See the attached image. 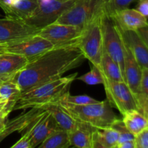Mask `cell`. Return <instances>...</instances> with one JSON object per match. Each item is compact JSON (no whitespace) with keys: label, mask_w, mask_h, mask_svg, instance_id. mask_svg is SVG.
I'll list each match as a JSON object with an SVG mask.
<instances>
[{"label":"cell","mask_w":148,"mask_h":148,"mask_svg":"<svg viewBox=\"0 0 148 148\" xmlns=\"http://www.w3.org/2000/svg\"><path fill=\"white\" fill-rule=\"evenodd\" d=\"M77 0H38L37 7L25 21L30 25L41 29L55 23Z\"/></svg>","instance_id":"8992f818"},{"label":"cell","mask_w":148,"mask_h":148,"mask_svg":"<svg viewBox=\"0 0 148 148\" xmlns=\"http://www.w3.org/2000/svg\"><path fill=\"white\" fill-rule=\"evenodd\" d=\"M85 57L77 45L53 48L28 61L25 67L13 79L21 92L57 79L80 66Z\"/></svg>","instance_id":"6da1fadb"},{"label":"cell","mask_w":148,"mask_h":148,"mask_svg":"<svg viewBox=\"0 0 148 148\" xmlns=\"http://www.w3.org/2000/svg\"><path fill=\"white\" fill-rule=\"evenodd\" d=\"M12 148H31L30 140L27 134L24 133L21 138L16 142L11 147Z\"/></svg>","instance_id":"836d02e7"},{"label":"cell","mask_w":148,"mask_h":148,"mask_svg":"<svg viewBox=\"0 0 148 148\" xmlns=\"http://www.w3.org/2000/svg\"><path fill=\"white\" fill-rule=\"evenodd\" d=\"M123 43L124 46V80L137 99L140 95V86L143 68L137 62L128 46L124 41Z\"/></svg>","instance_id":"4fadbf2b"},{"label":"cell","mask_w":148,"mask_h":148,"mask_svg":"<svg viewBox=\"0 0 148 148\" xmlns=\"http://www.w3.org/2000/svg\"><path fill=\"white\" fill-rule=\"evenodd\" d=\"M0 133H1V132H0Z\"/></svg>","instance_id":"b9f144b4"},{"label":"cell","mask_w":148,"mask_h":148,"mask_svg":"<svg viewBox=\"0 0 148 148\" xmlns=\"http://www.w3.org/2000/svg\"><path fill=\"white\" fill-rule=\"evenodd\" d=\"M99 69L102 73L103 79L116 82L124 81L122 71L120 66L104 51Z\"/></svg>","instance_id":"7402d4cb"},{"label":"cell","mask_w":148,"mask_h":148,"mask_svg":"<svg viewBox=\"0 0 148 148\" xmlns=\"http://www.w3.org/2000/svg\"><path fill=\"white\" fill-rule=\"evenodd\" d=\"M83 29L71 25L53 23L40 30L38 35L54 45L55 48L77 45Z\"/></svg>","instance_id":"30bf717a"},{"label":"cell","mask_w":148,"mask_h":148,"mask_svg":"<svg viewBox=\"0 0 148 148\" xmlns=\"http://www.w3.org/2000/svg\"><path fill=\"white\" fill-rule=\"evenodd\" d=\"M40 30L23 21L5 17L0 19V43H6L33 36Z\"/></svg>","instance_id":"7c38bea8"},{"label":"cell","mask_w":148,"mask_h":148,"mask_svg":"<svg viewBox=\"0 0 148 148\" xmlns=\"http://www.w3.org/2000/svg\"><path fill=\"white\" fill-rule=\"evenodd\" d=\"M117 27L123 41L128 46L140 66L148 68V49L138 33L134 30H122L119 26Z\"/></svg>","instance_id":"9a60e30c"},{"label":"cell","mask_w":148,"mask_h":148,"mask_svg":"<svg viewBox=\"0 0 148 148\" xmlns=\"http://www.w3.org/2000/svg\"><path fill=\"white\" fill-rule=\"evenodd\" d=\"M7 117H0V132L2 131L4 129L6 122L7 121Z\"/></svg>","instance_id":"f35d334b"},{"label":"cell","mask_w":148,"mask_h":148,"mask_svg":"<svg viewBox=\"0 0 148 148\" xmlns=\"http://www.w3.org/2000/svg\"><path fill=\"white\" fill-rule=\"evenodd\" d=\"M43 111H44L41 108L33 107L27 112L17 116L11 121H7L4 129L0 133V143L12 133L15 132H21V131H24L27 126Z\"/></svg>","instance_id":"e0dca14e"},{"label":"cell","mask_w":148,"mask_h":148,"mask_svg":"<svg viewBox=\"0 0 148 148\" xmlns=\"http://www.w3.org/2000/svg\"><path fill=\"white\" fill-rule=\"evenodd\" d=\"M136 10L148 19V0H137Z\"/></svg>","instance_id":"e575fe53"},{"label":"cell","mask_w":148,"mask_h":148,"mask_svg":"<svg viewBox=\"0 0 148 148\" xmlns=\"http://www.w3.org/2000/svg\"><path fill=\"white\" fill-rule=\"evenodd\" d=\"M58 103L77 121L97 130L109 128L119 119L106 99L86 105H74L63 101Z\"/></svg>","instance_id":"3957f363"},{"label":"cell","mask_w":148,"mask_h":148,"mask_svg":"<svg viewBox=\"0 0 148 148\" xmlns=\"http://www.w3.org/2000/svg\"><path fill=\"white\" fill-rule=\"evenodd\" d=\"M119 133L112 127L92 132V148H116Z\"/></svg>","instance_id":"ffe728a7"},{"label":"cell","mask_w":148,"mask_h":148,"mask_svg":"<svg viewBox=\"0 0 148 148\" xmlns=\"http://www.w3.org/2000/svg\"><path fill=\"white\" fill-rule=\"evenodd\" d=\"M136 32L138 33L140 37L141 38V39L143 40V42H144L145 44L146 45L148 49V24L147 25L136 30Z\"/></svg>","instance_id":"d590c367"},{"label":"cell","mask_w":148,"mask_h":148,"mask_svg":"<svg viewBox=\"0 0 148 148\" xmlns=\"http://www.w3.org/2000/svg\"><path fill=\"white\" fill-rule=\"evenodd\" d=\"M0 103H1V101H0Z\"/></svg>","instance_id":"60d3db41"},{"label":"cell","mask_w":148,"mask_h":148,"mask_svg":"<svg viewBox=\"0 0 148 148\" xmlns=\"http://www.w3.org/2000/svg\"><path fill=\"white\" fill-rule=\"evenodd\" d=\"M40 108L49 113L54 119L58 126L67 132L78 128L82 124L72 118L66 111H64L59 103L46 104L40 107Z\"/></svg>","instance_id":"ac0fdd59"},{"label":"cell","mask_w":148,"mask_h":148,"mask_svg":"<svg viewBox=\"0 0 148 148\" xmlns=\"http://www.w3.org/2000/svg\"><path fill=\"white\" fill-rule=\"evenodd\" d=\"M17 1L18 0H0V7L1 8V10H4V9L11 6Z\"/></svg>","instance_id":"74e56055"},{"label":"cell","mask_w":148,"mask_h":148,"mask_svg":"<svg viewBox=\"0 0 148 148\" xmlns=\"http://www.w3.org/2000/svg\"><path fill=\"white\" fill-rule=\"evenodd\" d=\"M28 63V59L11 53L0 54V84L12 80Z\"/></svg>","instance_id":"5bb4252c"},{"label":"cell","mask_w":148,"mask_h":148,"mask_svg":"<svg viewBox=\"0 0 148 148\" xmlns=\"http://www.w3.org/2000/svg\"><path fill=\"white\" fill-rule=\"evenodd\" d=\"M15 103L1 102L0 103V117H7L11 111H14Z\"/></svg>","instance_id":"1f68e13d"},{"label":"cell","mask_w":148,"mask_h":148,"mask_svg":"<svg viewBox=\"0 0 148 148\" xmlns=\"http://www.w3.org/2000/svg\"><path fill=\"white\" fill-rule=\"evenodd\" d=\"M113 129L116 130L117 132L119 133V142H118V145L120 143H124V142L127 141H130V140H134V137L135 135L132 134V132H130L127 129V127L124 125V122H123L122 119H118L116 120L113 124L111 125V127Z\"/></svg>","instance_id":"83f0119b"},{"label":"cell","mask_w":148,"mask_h":148,"mask_svg":"<svg viewBox=\"0 0 148 148\" xmlns=\"http://www.w3.org/2000/svg\"><path fill=\"white\" fill-rule=\"evenodd\" d=\"M137 101H138L140 111L145 116L148 121V98L143 95H139L137 98Z\"/></svg>","instance_id":"d6a6232c"},{"label":"cell","mask_w":148,"mask_h":148,"mask_svg":"<svg viewBox=\"0 0 148 148\" xmlns=\"http://www.w3.org/2000/svg\"><path fill=\"white\" fill-rule=\"evenodd\" d=\"M103 80L106 100L112 108L118 110L122 116L132 110L140 111L137 98L124 81L116 82L106 79Z\"/></svg>","instance_id":"52a82bcc"},{"label":"cell","mask_w":148,"mask_h":148,"mask_svg":"<svg viewBox=\"0 0 148 148\" xmlns=\"http://www.w3.org/2000/svg\"><path fill=\"white\" fill-rule=\"evenodd\" d=\"M103 13L108 17H111L114 13L119 10L129 8L132 3L137 0H102Z\"/></svg>","instance_id":"484cf974"},{"label":"cell","mask_w":148,"mask_h":148,"mask_svg":"<svg viewBox=\"0 0 148 148\" xmlns=\"http://www.w3.org/2000/svg\"><path fill=\"white\" fill-rule=\"evenodd\" d=\"M116 148H135L134 140H130V141L120 143L116 146Z\"/></svg>","instance_id":"8d00e7d4"},{"label":"cell","mask_w":148,"mask_h":148,"mask_svg":"<svg viewBox=\"0 0 148 148\" xmlns=\"http://www.w3.org/2000/svg\"><path fill=\"white\" fill-rule=\"evenodd\" d=\"M38 0H18L3 11L6 17L25 22L37 7Z\"/></svg>","instance_id":"d6986e66"},{"label":"cell","mask_w":148,"mask_h":148,"mask_svg":"<svg viewBox=\"0 0 148 148\" xmlns=\"http://www.w3.org/2000/svg\"><path fill=\"white\" fill-rule=\"evenodd\" d=\"M103 51L119 64L124 76V46L122 38L112 17L103 14L101 18Z\"/></svg>","instance_id":"ba28073f"},{"label":"cell","mask_w":148,"mask_h":148,"mask_svg":"<svg viewBox=\"0 0 148 148\" xmlns=\"http://www.w3.org/2000/svg\"><path fill=\"white\" fill-rule=\"evenodd\" d=\"M78 79L82 81L88 85H100V84H103L104 82L101 70L94 65H92L89 72L78 77Z\"/></svg>","instance_id":"4316f807"},{"label":"cell","mask_w":148,"mask_h":148,"mask_svg":"<svg viewBox=\"0 0 148 148\" xmlns=\"http://www.w3.org/2000/svg\"><path fill=\"white\" fill-rule=\"evenodd\" d=\"M77 73L75 72L21 92L14 110H25L33 107L40 108L46 104L58 103L69 91L71 84L77 79Z\"/></svg>","instance_id":"7a4b0ae2"},{"label":"cell","mask_w":148,"mask_h":148,"mask_svg":"<svg viewBox=\"0 0 148 148\" xmlns=\"http://www.w3.org/2000/svg\"><path fill=\"white\" fill-rule=\"evenodd\" d=\"M60 101H65L74 105H86V104L95 103L99 101L87 95H72L69 93V91L66 92L63 95Z\"/></svg>","instance_id":"f1b7e54d"},{"label":"cell","mask_w":148,"mask_h":148,"mask_svg":"<svg viewBox=\"0 0 148 148\" xmlns=\"http://www.w3.org/2000/svg\"><path fill=\"white\" fill-rule=\"evenodd\" d=\"M135 148H148V127L134 137Z\"/></svg>","instance_id":"f546056e"},{"label":"cell","mask_w":148,"mask_h":148,"mask_svg":"<svg viewBox=\"0 0 148 148\" xmlns=\"http://www.w3.org/2000/svg\"><path fill=\"white\" fill-rule=\"evenodd\" d=\"M21 90L13 79L0 84V101L1 102L17 103Z\"/></svg>","instance_id":"d4e9b609"},{"label":"cell","mask_w":148,"mask_h":148,"mask_svg":"<svg viewBox=\"0 0 148 148\" xmlns=\"http://www.w3.org/2000/svg\"><path fill=\"white\" fill-rule=\"evenodd\" d=\"M97 129L82 124L78 128L68 132L70 145L78 148H92V132Z\"/></svg>","instance_id":"44dd1931"},{"label":"cell","mask_w":148,"mask_h":148,"mask_svg":"<svg viewBox=\"0 0 148 148\" xmlns=\"http://www.w3.org/2000/svg\"><path fill=\"white\" fill-rule=\"evenodd\" d=\"M103 12L102 0H77L55 23L71 25L83 29Z\"/></svg>","instance_id":"5b68a950"},{"label":"cell","mask_w":148,"mask_h":148,"mask_svg":"<svg viewBox=\"0 0 148 148\" xmlns=\"http://www.w3.org/2000/svg\"><path fill=\"white\" fill-rule=\"evenodd\" d=\"M111 17L117 26L124 30L136 31L148 24V19L136 9L126 8L119 10Z\"/></svg>","instance_id":"2e32d148"},{"label":"cell","mask_w":148,"mask_h":148,"mask_svg":"<svg viewBox=\"0 0 148 148\" xmlns=\"http://www.w3.org/2000/svg\"><path fill=\"white\" fill-rule=\"evenodd\" d=\"M59 128L52 116L44 111L27 126L24 133L28 136L31 148H36Z\"/></svg>","instance_id":"8fae6325"},{"label":"cell","mask_w":148,"mask_h":148,"mask_svg":"<svg viewBox=\"0 0 148 148\" xmlns=\"http://www.w3.org/2000/svg\"><path fill=\"white\" fill-rule=\"evenodd\" d=\"M140 90V95L148 98V68H143L142 69Z\"/></svg>","instance_id":"4dcf8cb0"},{"label":"cell","mask_w":148,"mask_h":148,"mask_svg":"<svg viewBox=\"0 0 148 148\" xmlns=\"http://www.w3.org/2000/svg\"><path fill=\"white\" fill-rule=\"evenodd\" d=\"M4 44L5 53L20 55L28 61L55 48L53 43L38 34Z\"/></svg>","instance_id":"9c48e42d"},{"label":"cell","mask_w":148,"mask_h":148,"mask_svg":"<svg viewBox=\"0 0 148 148\" xmlns=\"http://www.w3.org/2000/svg\"><path fill=\"white\" fill-rule=\"evenodd\" d=\"M122 116V121L125 127L134 135H137L148 127L147 120L138 110L128 111Z\"/></svg>","instance_id":"603a6c76"},{"label":"cell","mask_w":148,"mask_h":148,"mask_svg":"<svg viewBox=\"0 0 148 148\" xmlns=\"http://www.w3.org/2000/svg\"><path fill=\"white\" fill-rule=\"evenodd\" d=\"M69 134L66 131L59 128L53 131L43 143L39 148H68L70 147Z\"/></svg>","instance_id":"cb8c5ba5"},{"label":"cell","mask_w":148,"mask_h":148,"mask_svg":"<svg viewBox=\"0 0 148 148\" xmlns=\"http://www.w3.org/2000/svg\"><path fill=\"white\" fill-rule=\"evenodd\" d=\"M4 53H5V50H4V44L2 43H0V54Z\"/></svg>","instance_id":"ab89813d"},{"label":"cell","mask_w":148,"mask_h":148,"mask_svg":"<svg viewBox=\"0 0 148 148\" xmlns=\"http://www.w3.org/2000/svg\"><path fill=\"white\" fill-rule=\"evenodd\" d=\"M103 12L97 16L83 28L77 45L85 59L100 69L103 53L101 18Z\"/></svg>","instance_id":"277c9868"}]
</instances>
